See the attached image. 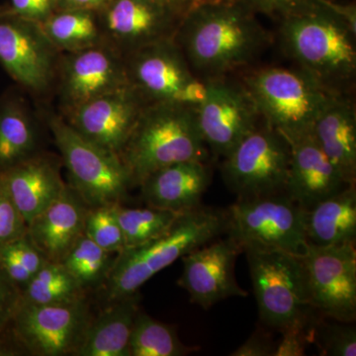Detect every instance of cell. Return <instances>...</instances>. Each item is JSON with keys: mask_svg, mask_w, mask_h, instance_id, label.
I'll use <instances>...</instances> for the list:
<instances>
[{"mask_svg": "<svg viewBox=\"0 0 356 356\" xmlns=\"http://www.w3.org/2000/svg\"><path fill=\"white\" fill-rule=\"evenodd\" d=\"M175 41L205 81L250 65L270 39L254 11L233 0L193 7L180 21Z\"/></svg>", "mask_w": 356, "mask_h": 356, "instance_id": "6da1fadb", "label": "cell"}, {"mask_svg": "<svg viewBox=\"0 0 356 356\" xmlns=\"http://www.w3.org/2000/svg\"><path fill=\"white\" fill-rule=\"evenodd\" d=\"M280 20V42L288 57L325 88L346 93L356 74V33L348 23L316 0Z\"/></svg>", "mask_w": 356, "mask_h": 356, "instance_id": "7a4b0ae2", "label": "cell"}, {"mask_svg": "<svg viewBox=\"0 0 356 356\" xmlns=\"http://www.w3.org/2000/svg\"><path fill=\"white\" fill-rule=\"evenodd\" d=\"M119 156L132 186H139L149 175L165 166L209 161L195 107L168 102L147 104Z\"/></svg>", "mask_w": 356, "mask_h": 356, "instance_id": "3957f363", "label": "cell"}, {"mask_svg": "<svg viewBox=\"0 0 356 356\" xmlns=\"http://www.w3.org/2000/svg\"><path fill=\"white\" fill-rule=\"evenodd\" d=\"M226 211L201 205L180 214L163 235L117 254L106 280V298L131 296L156 274L192 250L224 235Z\"/></svg>", "mask_w": 356, "mask_h": 356, "instance_id": "277c9868", "label": "cell"}, {"mask_svg": "<svg viewBox=\"0 0 356 356\" xmlns=\"http://www.w3.org/2000/svg\"><path fill=\"white\" fill-rule=\"evenodd\" d=\"M259 318L283 332H308L318 317L312 308L301 255L268 248H245Z\"/></svg>", "mask_w": 356, "mask_h": 356, "instance_id": "5b68a950", "label": "cell"}, {"mask_svg": "<svg viewBox=\"0 0 356 356\" xmlns=\"http://www.w3.org/2000/svg\"><path fill=\"white\" fill-rule=\"evenodd\" d=\"M243 83L264 123L287 140L313 132L318 115L339 95L300 69L262 67Z\"/></svg>", "mask_w": 356, "mask_h": 356, "instance_id": "8992f818", "label": "cell"}, {"mask_svg": "<svg viewBox=\"0 0 356 356\" xmlns=\"http://www.w3.org/2000/svg\"><path fill=\"white\" fill-rule=\"evenodd\" d=\"M226 211L224 235L245 248H268L305 254V212L285 192L238 199Z\"/></svg>", "mask_w": 356, "mask_h": 356, "instance_id": "52a82bcc", "label": "cell"}, {"mask_svg": "<svg viewBox=\"0 0 356 356\" xmlns=\"http://www.w3.org/2000/svg\"><path fill=\"white\" fill-rule=\"evenodd\" d=\"M50 127L72 188L88 207L120 204L132 184L119 154L89 142L60 117L51 119Z\"/></svg>", "mask_w": 356, "mask_h": 356, "instance_id": "ba28073f", "label": "cell"}, {"mask_svg": "<svg viewBox=\"0 0 356 356\" xmlns=\"http://www.w3.org/2000/svg\"><path fill=\"white\" fill-rule=\"evenodd\" d=\"M290 156L286 138L264 123L222 159V180L238 199L282 193Z\"/></svg>", "mask_w": 356, "mask_h": 356, "instance_id": "9c48e42d", "label": "cell"}, {"mask_svg": "<svg viewBox=\"0 0 356 356\" xmlns=\"http://www.w3.org/2000/svg\"><path fill=\"white\" fill-rule=\"evenodd\" d=\"M312 308L323 318L356 320L355 243L308 245L301 255Z\"/></svg>", "mask_w": 356, "mask_h": 356, "instance_id": "30bf717a", "label": "cell"}, {"mask_svg": "<svg viewBox=\"0 0 356 356\" xmlns=\"http://www.w3.org/2000/svg\"><path fill=\"white\" fill-rule=\"evenodd\" d=\"M205 83V97L195 106L196 119L206 146L224 159L261 126L262 118L243 83L228 76Z\"/></svg>", "mask_w": 356, "mask_h": 356, "instance_id": "8fae6325", "label": "cell"}, {"mask_svg": "<svg viewBox=\"0 0 356 356\" xmlns=\"http://www.w3.org/2000/svg\"><path fill=\"white\" fill-rule=\"evenodd\" d=\"M131 83L145 99L195 107L206 95V83L196 76L175 39L136 50Z\"/></svg>", "mask_w": 356, "mask_h": 356, "instance_id": "7c38bea8", "label": "cell"}, {"mask_svg": "<svg viewBox=\"0 0 356 356\" xmlns=\"http://www.w3.org/2000/svg\"><path fill=\"white\" fill-rule=\"evenodd\" d=\"M14 332L33 355H74L90 324L83 300L72 303H21L13 320Z\"/></svg>", "mask_w": 356, "mask_h": 356, "instance_id": "4fadbf2b", "label": "cell"}, {"mask_svg": "<svg viewBox=\"0 0 356 356\" xmlns=\"http://www.w3.org/2000/svg\"><path fill=\"white\" fill-rule=\"evenodd\" d=\"M146 105L129 83L74 107L67 123L89 142L119 154Z\"/></svg>", "mask_w": 356, "mask_h": 356, "instance_id": "5bb4252c", "label": "cell"}, {"mask_svg": "<svg viewBox=\"0 0 356 356\" xmlns=\"http://www.w3.org/2000/svg\"><path fill=\"white\" fill-rule=\"evenodd\" d=\"M242 250L233 241L215 238L182 257L184 270L177 284L191 303L204 310L231 297H247L236 280V257Z\"/></svg>", "mask_w": 356, "mask_h": 356, "instance_id": "9a60e30c", "label": "cell"}, {"mask_svg": "<svg viewBox=\"0 0 356 356\" xmlns=\"http://www.w3.org/2000/svg\"><path fill=\"white\" fill-rule=\"evenodd\" d=\"M51 48L38 23L20 17L0 19V63L25 88L40 91L50 83Z\"/></svg>", "mask_w": 356, "mask_h": 356, "instance_id": "2e32d148", "label": "cell"}, {"mask_svg": "<svg viewBox=\"0 0 356 356\" xmlns=\"http://www.w3.org/2000/svg\"><path fill=\"white\" fill-rule=\"evenodd\" d=\"M291 149L285 193L304 210L348 186L313 132L288 140Z\"/></svg>", "mask_w": 356, "mask_h": 356, "instance_id": "e0dca14e", "label": "cell"}, {"mask_svg": "<svg viewBox=\"0 0 356 356\" xmlns=\"http://www.w3.org/2000/svg\"><path fill=\"white\" fill-rule=\"evenodd\" d=\"M211 179L208 161H189L156 170L139 186L147 206L184 213L202 205Z\"/></svg>", "mask_w": 356, "mask_h": 356, "instance_id": "ac0fdd59", "label": "cell"}, {"mask_svg": "<svg viewBox=\"0 0 356 356\" xmlns=\"http://www.w3.org/2000/svg\"><path fill=\"white\" fill-rule=\"evenodd\" d=\"M88 210L81 196L65 186L60 195L30 222L27 235L47 261L60 262L83 235Z\"/></svg>", "mask_w": 356, "mask_h": 356, "instance_id": "d6986e66", "label": "cell"}, {"mask_svg": "<svg viewBox=\"0 0 356 356\" xmlns=\"http://www.w3.org/2000/svg\"><path fill=\"white\" fill-rule=\"evenodd\" d=\"M106 27L112 36L135 50L175 39L181 18L158 0H112Z\"/></svg>", "mask_w": 356, "mask_h": 356, "instance_id": "ffe728a7", "label": "cell"}, {"mask_svg": "<svg viewBox=\"0 0 356 356\" xmlns=\"http://www.w3.org/2000/svg\"><path fill=\"white\" fill-rule=\"evenodd\" d=\"M130 83L119 60L99 47L74 51L65 65L63 90L70 107Z\"/></svg>", "mask_w": 356, "mask_h": 356, "instance_id": "44dd1931", "label": "cell"}, {"mask_svg": "<svg viewBox=\"0 0 356 356\" xmlns=\"http://www.w3.org/2000/svg\"><path fill=\"white\" fill-rule=\"evenodd\" d=\"M0 184L22 215L27 227L65 188L50 163L31 156L0 172Z\"/></svg>", "mask_w": 356, "mask_h": 356, "instance_id": "7402d4cb", "label": "cell"}, {"mask_svg": "<svg viewBox=\"0 0 356 356\" xmlns=\"http://www.w3.org/2000/svg\"><path fill=\"white\" fill-rule=\"evenodd\" d=\"M313 134L348 184L356 179V112L346 93L334 95L318 115Z\"/></svg>", "mask_w": 356, "mask_h": 356, "instance_id": "603a6c76", "label": "cell"}, {"mask_svg": "<svg viewBox=\"0 0 356 356\" xmlns=\"http://www.w3.org/2000/svg\"><path fill=\"white\" fill-rule=\"evenodd\" d=\"M138 293L115 300L95 321L90 322L74 355L130 356V339L139 313Z\"/></svg>", "mask_w": 356, "mask_h": 356, "instance_id": "cb8c5ba5", "label": "cell"}, {"mask_svg": "<svg viewBox=\"0 0 356 356\" xmlns=\"http://www.w3.org/2000/svg\"><path fill=\"white\" fill-rule=\"evenodd\" d=\"M305 234L308 245L325 247L355 243V184L306 210Z\"/></svg>", "mask_w": 356, "mask_h": 356, "instance_id": "d4e9b609", "label": "cell"}, {"mask_svg": "<svg viewBox=\"0 0 356 356\" xmlns=\"http://www.w3.org/2000/svg\"><path fill=\"white\" fill-rule=\"evenodd\" d=\"M36 143L31 119L16 103L0 107V172L30 158Z\"/></svg>", "mask_w": 356, "mask_h": 356, "instance_id": "484cf974", "label": "cell"}, {"mask_svg": "<svg viewBox=\"0 0 356 356\" xmlns=\"http://www.w3.org/2000/svg\"><path fill=\"white\" fill-rule=\"evenodd\" d=\"M83 290L60 262L47 261L21 290V303L33 305L72 303L83 300Z\"/></svg>", "mask_w": 356, "mask_h": 356, "instance_id": "4316f807", "label": "cell"}, {"mask_svg": "<svg viewBox=\"0 0 356 356\" xmlns=\"http://www.w3.org/2000/svg\"><path fill=\"white\" fill-rule=\"evenodd\" d=\"M39 26L51 46L67 51L95 46L99 36L97 25L88 10L65 9L64 13L51 14Z\"/></svg>", "mask_w": 356, "mask_h": 356, "instance_id": "83f0119b", "label": "cell"}, {"mask_svg": "<svg viewBox=\"0 0 356 356\" xmlns=\"http://www.w3.org/2000/svg\"><path fill=\"white\" fill-rule=\"evenodd\" d=\"M197 348L185 346L172 325L138 313L130 339V356H182Z\"/></svg>", "mask_w": 356, "mask_h": 356, "instance_id": "f1b7e54d", "label": "cell"}, {"mask_svg": "<svg viewBox=\"0 0 356 356\" xmlns=\"http://www.w3.org/2000/svg\"><path fill=\"white\" fill-rule=\"evenodd\" d=\"M115 209L123 232L125 248L136 247L163 235L182 214L152 206L126 208L116 204Z\"/></svg>", "mask_w": 356, "mask_h": 356, "instance_id": "f546056e", "label": "cell"}, {"mask_svg": "<svg viewBox=\"0 0 356 356\" xmlns=\"http://www.w3.org/2000/svg\"><path fill=\"white\" fill-rule=\"evenodd\" d=\"M86 236H81L60 261L77 284L84 288L96 286L106 280L114 259Z\"/></svg>", "mask_w": 356, "mask_h": 356, "instance_id": "4dcf8cb0", "label": "cell"}, {"mask_svg": "<svg viewBox=\"0 0 356 356\" xmlns=\"http://www.w3.org/2000/svg\"><path fill=\"white\" fill-rule=\"evenodd\" d=\"M46 261V257L27 234L0 247V267L20 290L36 275Z\"/></svg>", "mask_w": 356, "mask_h": 356, "instance_id": "1f68e13d", "label": "cell"}, {"mask_svg": "<svg viewBox=\"0 0 356 356\" xmlns=\"http://www.w3.org/2000/svg\"><path fill=\"white\" fill-rule=\"evenodd\" d=\"M318 316L308 331V341L323 355L355 356L356 330L353 323H343Z\"/></svg>", "mask_w": 356, "mask_h": 356, "instance_id": "d6a6232c", "label": "cell"}, {"mask_svg": "<svg viewBox=\"0 0 356 356\" xmlns=\"http://www.w3.org/2000/svg\"><path fill=\"white\" fill-rule=\"evenodd\" d=\"M116 204L88 210L83 235L107 252L118 254L125 248L123 232L116 215Z\"/></svg>", "mask_w": 356, "mask_h": 356, "instance_id": "836d02e7", "label": "cell"}, {"mask_svg": "<svg viewBox=\"0 0 356 356\" xmlns=\"http://www.w3.org/2000/svg\"><path fill=\"white\" fill-rule=\"evenodd\" d=\"M27 231L22 215L0 184V247L25 236Z\"/></svg>", "mask_w": 356, "mask_h": 356, "instance_id": "e575fe53", "label": "cell"}, {"mask_svg": "<svg viewBox=\"0 0 356 356\" xmlns=\"http://www.w3.org/2000/svg\"><path fill=\"white\" fill-rule=\"evenodd\" d=\"M21 304V290L0 267V332L13 322Z\"/></svg>", "mask_w": 356, "mask_h": 356, "instance_id": "d590c367", "label": "cell"}, {"mask_svg": "<svg viewBox=\"0 0 356 356\" xmlns=\"http://www.w3.org/2000/svg\"><path fill=\"white\" fill-rule=\"evenodd\" d=\"M11 2L16 16L39 24L53 14L57 0H11Z\"/></svg>", "mask_w": 356, "mask_h": 356, "instance_id": "8d00e7d4", "label": "cell"}, {"mask_svg": "<svg viewBox=\"0 0 356 356\" xmlns=\"http://www.w3.org/2000/svg\"><path fill=\"white\" fill-rule=\"evenodd\" d=\"M277 344L264 330H257L247 341L241 344L232 356H269L274 355Z\"/></svg>", "mask_w": 356, "mask_h": 356, "instance_id": "74e56055", "label": "cell"}, {"mask_svg": "<svg viewBox=\"0 0 356 356\" xmlns=\"http://www.w3.org/2000/svg\"><path fill=\"white\" fill-rule=\"evenodd\" d=\"M252 9L254 13H259L266 15L282 17L285 14L292 13L310 0H238Z\"/></svg>", "mask_w": 356, "mask_h": 356, "instance_id": "f35d334b", "label": "cell"}, {"mask_svg": "<svg viewBox=\"0 0 356 356\" xmlns=\"http://www.w3.org/2000/svg\"><path fill=\"white\" fill-rule=\"evenodd\" d=\"M58 1L67 9L89 11L91 9L99 8V7L109 3L112 0H58Z\"/></svg>", "mask_w": 356, "mask_h": 356, "instance_id": "ab89813d", "label": "cell"}, {"mask_svg": "<svg viewBox=\"0 0 356 356\" xmlns=\"http://www.w3.org/2000/svg\"><path fill=\"white\" fill-rule=\"evenodd\" d=\"M158 1L168 6L181 19L184 17L185 14L191 9V0H158Z\"/></svg>", "mask_w": 356, "mask_h": 356, "instance_id": "60d3db41", "label": "cell"}, {"mask_svg": "<svg viewBox=\"0 0 356 356\" xmlns=\"http://www.w3.org/2000/svg\"><path fill=\"white\" fill-rule=\"evenodd\" d=\"M233 1V0H191V9L203 4L221 3V2Z\"/></svg>", "mask_w": 356, "mask_h": 356, "instance_id": "b9f144b4", "label": "cell"}]
</instances>
